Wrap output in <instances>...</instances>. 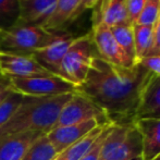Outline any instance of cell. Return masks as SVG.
I'll return each mask as SVG.
<instances>
[{"mask_svg": "<svg viewBox=\"0 0 160 160\" xmlns=\"http://www.w3.org/2000/svg\"><path fill=\"white\" fill-rule=\"evenodd\" d=\"M141 119H160V76H152L143 91L136 110V120Z\"/></svg>", "mask_w": 160, "mask_h": 160, "instance_id": "2e32d148", "label": "cell"}, {"mask_svg": "<svg viewBox=\"0 0 160 160\" xmlns=\"http://www.w3.org/2000/svg\"><path fill=\"white\" fill-rule=\"evenodd\" d=\"M11 92V88L9 84H4V83L0 82V102L7 97L9 93Z\"/></svg>", "mask_w": 160, "mask_h": 160, "instance_id": "f546056e", "label": "cell"}, {"mask_svg": "<svg viewBox=\"0 0 160 160\" xmlns=\"http://www.w3.org/2000/svg\"><path fill=\"white\" fill-rule=\"evenodd\" d=\"M143 141L135 124L130 127L112 125L103 139L98 160H130L142 156Z\"/></svg>", "mask_w": 160, "mask_h": 160, "instance_id": "277c9868", "label": "cell"}, {"mask_svg": "<svg viewBox=\"0 0 160 160\" xmlns=\"http://www.w3.org/2000/svg\"><path fill=\"white\" fill-rule=\"evenodd\" d=\"M105 127L106 125L95 128L80 141L75 142L71 146H69L67 149H64L63 152H59L53 160H81L91 150L92 146L94 145V143L98 138V136L102 132Z\"/></svg>", "mask_w": 160, "mask_h": 160, "instance_id": "ac0fdd59", "label": "cell"}, {"mask_svg": "<svg viewBox=\"0 0 160 160\" xmlns=\"http://www.w3.org/2000/svg\"><path fill=\"white\" fill-rule=\"evenodd\" d=\"M88 120H96L101 127L111 124L101 108L87 97L75 92L62 108L53 128L78 124Z\"/></svg>", "mask_w": 160, "mask_h": 160, "instance_id": "52a82bcc", "label": "cell"}, {"mask_svg": "<svg viewBox=\"0 0 160 160\" xmlns=\"http://www.w3.org/2000/svg\"><path fill=\"white\" fill-rule=\"evenodd\" d=\"M75 38L73 34L67 30L58 31L50 44L34 52L32 57L49 73L59 76L61 62Z\"/></svg>", "mask_w": 160, "mask_h": 160, "instance_id": "9c48e42d", "label": "cell"}, {"mask_svg": "<svg viewBox=\"0 0 160 160\" xmlns=\"http://www.w3.org/2000/svg\"><path fill=\"white\" fill-rule=\"evenodd\" d=\"M23 95L11 89L6 98L0 102V128H2L13 116L21 103Z\"/></svg>", "mask_w": 160, "mask_h": 160, "instance_id": "603a6c76", "label": "cell"}, {"mask_svg": "<svg viewBox=\"0 0 160 160\" xmlns=\"http://www.w3.org/2000/svg\"><path fill=\"white\" fill-rule=\"evenodd\" d=\"M58 0H19L20 22L42 26L55 10Z\"/></svg>", "mask_w": 160, "mask_h": 160, "instance_id": "9a60e30c", "label": "cell"}, {"mask_svg": "<svg viewBox=\"0 0 160 160\" xmlns=\"http://www.w3.org/2000/svg\"><path fill=\"white\" fill-rule=\"evenodd\" d=\"M97 127H101V125H99L96 120H88L78 124L52 128L46 135L57 154H59L72 144L83 138L85 135H87Z\"/></svg>", "mask_w": 160, "mask_h": 160, "instance_id": "8fae6325", "label": "cell"}, {"mask_svg": "<svg viewBox=\"0 0 160 160\" xmlns=\"http://www.w3.org/2000/svg\"><path fill=\"white\" fill-rule=\"evenodd\" d=\"M143 141V160H152L160 154V119H141L135 121Z\"/></svg>", "mask_w": 160, "mask_h": 160, "instance_id": "4fadbf2b", "label": "cell"}, {"mask_svg": "<svg viewBox=\"0 0 160 160\" xmlns=\"http://www.w3.org/2000/svg\"><path fill=\"white\" fill-rule=\"evenodd\" d=\"M7 78L10 88L23 96L47 97L72 94L76 92V86L55 74Z\"/></svg>", "mask_w": 160, "mask_h": 160, "instance_id": "8992f818", "label": "cell"}, {"mask_svg": "<svg viewBox=\"0 0 160 160\" xmlns=\"http://www.w3.org/2000/svg\"><path fill=\"white\" fill-rule=\"evenodd\" d=\"M145 69L156 76H160V56H147L138 61Z\"/></svg>", "mask_w": 160, "mask_h": 160, "instance_id": "4316f807", "label": "cell"}, {"mask_svg": "<svg viewBox=\"0 0 160 160\" xmlns=\"http://www.w3.org/2000/svg\"><path fill=\"white\" fill-rule=\"evenodd\" d=\"M73 94L47 97L23 96L17 111L0 128V139L26 132L49 133L55 128L62 108Z\"/></svg>", "mask_w": 160, "mask_h": 160, "instance_id": "7a4b0ae2", "label": "cell"}, {"mask_svg": "<svg viewBox=\"0 0 160 160\" xmlns=\"http://www.w3.org/2000/svg\"><path fill=\"white\" fill-rule=\"evenodd\" d=\"M111 32L118 45L121 47L124 53L132 60L134 63H137L136 53H135L134 34H133V24L124 23L120 25L112 26Z\"/></svg>", "mask_w": 160, "mask_h": 160, "instance_id": "d6986e66", "label": "cell"}, {"mask_svg": "<svg viewBox=\"0 0 160 160\" xmlns=\"http://www.w3.org/2000/svg\"><path fill=\"white\" fill-rule=\"evenodd\" d=\"M91 34L96 55L103 61L123 68H131L136 64L121 49L114 39L111 28L107 25L100 22L94 23Z\"/></svg>", "mask_w": 160, "mask_h": 160, "instance_id": "ba28073f", "label": "cell"}, {"mask_svg": "<svg viewBox=\"0 0 160 160\" xmlns=\"http://www.w3.org/2000/svg\"><path fill=\"white\" fill-rule=\"evenodd\" d=\"M0 34H1V33H0Z\"/></svg>", "mask_w": 160, "mask_h": 160, "instance_id": "d6a6232c", "label": "cell"}, {"mask_svg": "<svg viewBox=\"0 0 160 160\" xmlns=\"http://www.w3.org/2000/svg\"><path fill=\"white\" fill-rule=\"evenodd\" d=\"M112 124H108L103 128L102 132L100 133V135L98 136V138L96 139V142L94 143V145L92 146L91 150L85 155L81 160H98V155H99V150H100V147L102 145L103 139L106 138V136L108 135V133L110 132V128H111Z\"/></svg>", "mask_w": 160, "mask_h": 160, "instance_id": "d4e9b609", "label": "cell"}, {"mask_svg": "<svg viewBox=\"0 0 160 160\" xmlns=\"http://www.w3.org/2000/svg\"><path fill=\"white\" fill-rule=\"evenodd\" d=\"M160 17V0H146L134 24L154 26Z\"/></svg>", "mask_w": 160, "mask_h": 160, "instance_id": "cb8c5ba5", "label": "cell"}, {"mask_svg": "<svg viewBox=\"0 0 160 160\" xmlns=\"http://www.w3.org/2000/svg\"><path fill=\"white\" fill-rule=\"evenodd\" d=\"M56 34L57 32H48L40 25L19 21L10 30L0 34V52L32 56L48 46Z\"/></svg>", "mask_w": 160, "mask_h": 160, "instance_id": "3957f363", "label": "cell"}, {"mask_svg": "<svg viewBox=\"0 0 160 160\" xmlns=\"http://www.w3.org/2000/svg\"><path fill=\"white\" fill-rule=\"evenodd\" d=\"M152 160H160V154H159V155H158V156H157V157H155V158L152 159Z\"/></svg>", "mask_w": 160, "mask_h": 160, "instance_id": "1f68e13d", "label": "cell"}, {"mask_svg": "<svg viewBox=\"0 0 160 160\" xmlns=\"http://www.w3.org/2000/svg\"><path fill=\"white\" fill-rule=\"evenodd\" d=\"M145 2L146 0H127V17L128 23H135Z\"/></svg>", "mask_w": 160, "mask_h": 160, "instance_id": "484cf974", "label": "cell"}, {"mask_svg": "<svg viewBox=\"0 0 160 160\" xmlns=\"http://www.w3.org/2000/svg\"><path fill=\"white\" fill-rule=\"evenodd\" d=\"M19 21V0H0V33L10 30Z\"/></svg>", "mask_w": 160, "mask_h": 160, "instance_id": "7402d4cb", "label": "cell"}, {"mask_svg": "<svg viewBox=\"0 0 160 160\" xmlns=\"http://www.w3.org/2000/svg\"><path fill=\"white\" fill-rule=\"evenodd\" d=\"M81 14L80 0H58L52 14L42 24V28L48 32L67 30V26Z\"/></svg>", "mask_w": 160, "mask_h": 160, "instance_id": "7c38bea8", "label": "cell"}, {"mask_svg": "<svg viewBox=\"0 0 160 160\" xmlns=\"http://www.w3.org/2000/svg\"><path fill=\"white\" fill-rule=\"evenodd\" d=\"M148 56H160V17L154 26L152 35V45Z\"/></svg>", "mask_w": 160, "mask_h": 160, "instance_id": "83f0119b", "label": "cell"}, {"mask_svg": "<svg viewBox=\"0 0 160 160\" xmlns=\"http://www.w3.org/2000/svg\"><path fill=\"white\" fill-rule=\"evenodd\" d=\"M0 74L6 78H31L51 73L38 64L32 56L0 52Z\"/></svg>", "mask_w": 160, "mask_h": 160, "instance_id": "30bf717a", "label": "cell"}, {"mask_svg": "<svg viewBox=\"0 0 160 160\" xmlns=\"http://www.w3.org/2000/svg\"><path fill=\"white\" fill-rule=\"evenodd\" d=\"M154 26L133 24L135 53H136L137 62L141 59H143V58L147 57L148 53H149L150 48H152V45Z\"/></svg>", "mask_w": 160, "mask_h": 160, "instance_id": "ffe728a7", "label": "cell"}, {"mask_svg": "<svg viewBox=\"0 0 160 160\" xmlns=\"http://www.w3.org/2000/svg\"><path fill=\"white\" fill-rule=\"evenodd\" d=\"M152 76L138 62L131 68L118 67L95 53L88 73L76 92L101 108L112 125L130 127L136 121L141 96Z\"/></svg>", "mask_w": 160, "mask_h": 160, "instance_id": "6da1fadb", "label": "cell"}, {"mask_svg": "<svg viewBox=\"0 0 160 160\" xmlns=\"http://www.w3.org/2000/svg\"><path fill=\"white\" fill-rule=\"evenodd\" d=\"M94 49L91 33L76 37L61 62L60 78L72 83L74 86H80L89 71L95 56Z\"/></svg>", "mask_w": 160, "mask_h": 160, "instance_id": "5b68a950", "label": "cell"}, {"mask_svg": "<svg viewBox=\"0 0 160 160\" xmlns=\"http://www.w3.org/2000/svg\"><path fill=\"white\" fill-rule=\"evenodd\" d=\"M99 2H100V0H80V9L83 13L85 10L96 8V6Z\"/></svg>", "mask_w": 160, "mask_h": 160, "instance_id": "f1b7e54d", "label": "cell"}, {"mask_svg": "<svg viewBox=\"0 0 160 160\" xmlns=\"http://www.w3.org/2000/svg\"><path fill=\"white\" fill-rule=\"evenodd\" d=\"M42 133L26 132L0 139V160H20Z\"/></svg>", "mask_w": 160, "mask_h": 160, "instance_id": "5bb4252c", "label": "cell"}, {"mask_svg": "<svg viewBox=\"0 0 160 160\" xmlns=\"http://www.w3.org/2000/svg\"><path fill=\"white\" fill-rule=\"evenodd\" d=\"M130 160H143V157H142V156H138V157H135V158L130 159Z\"/></svg>", "mask_w": 160, "mask_h": 160, "instance_id": "4dcf8cb0", "label": "cell"}, {"mask_svg": "<svg viewBox=\"0 0 160 160\" xmlns=\"http://www.w3.org/2000/svg\"><path fill=\"white\" fill-rule=\"evenodd\" d=\"M57 155L47 135L42 134L30 146L20 160H53Z\"/></svg>", "mask_w": 160, "mask_h": 160, "instance_id": "44dd1931", "label": "cell"}, {"mask_svg": "<svg viewBox=\"0 0 160 160\" xmlns=\"http://www.w3.org/2000/svg\"><path fill=\"white\" fill-rule=\"evenodd\" d=\"M98 4L99 8L95 13L94 23L100 22L108 28L128 23L127 0H100Z\"/></svg>", "mask_w": 160, "mask_h": 160, "instance_id": "e0dca14e", "label": "cell"}]
</instances>
